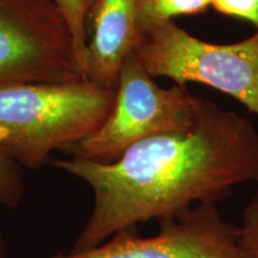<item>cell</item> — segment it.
Instances as JSON below:
<instances>
[{
	"instance_id": "obj_1",
	"label": "cell",
	"mask_w": 258,
	"mask_h": 258,
	"mask_svg": "<svg viewBox=\"0 0 258 258\" xmlns=\"http://www.w3.org/2000/svg\"><path fill=\"white\" fill-rule=\"evenodd\" d=\"M85 182L93 207L72 252L91 249L148 220L178 218L194 203H219L258 183V131L244 116L200 97L188 131L144 139L114 163L51 160Z\"/></svg>"
},
{
	"instance_id": "obj_2",
	"label": "cell",
	"mask_w": 258,
	"mask_h": 258,
	"mask_svg": "<svg viewBox=\"0 0 258 258\" xmlns=\"http://www.w3.org/2000/svg\"><path fill=\"white\" fill-rule=\"evenodd\" d=\"M116 89L89 79L0 88V146L23 167L49 163L95 133L108 118Z\"/></svg>"
},
{
	"instance_id": "obj_3",
	"label": "cell",
	"mask_w": 258,
	"mask_h": 258,
	"mask_svg": "<svg viewBox=\"0 0 258 258\" xmlns=\"http://www.w3.org/2000/svg\"><path fill=\"white\" fill-rule=\"evenodd\" d=\"M199 98L183 85L161 88L133 53L121 67L110 115L95 133L63 152L77 159L114 163L144 139L191 128Z\"/></svg>"
},
{
	"instance_id": "obj_4",
	"label": "cell",
	"mask_w": 258,
	"mask_h": 258,
	"mask_svg": "<svg viewBox=\"0 0 258 258\" xmlns=\"http://www.w3.org/2000/svg\"><path fill=\"white\" fill-rule=\"evenodd\" d=\"M134 54L153 78L165 77L183 86L205 84L258 116V31L237 43L215 44L170 21L151 31Z\"/></svg>"
},
{
	"instance_id": "obj_5",
	"label": "cell",
	"mask_w": 258,
	"mask_h": 258,
	"mask_svg": "<svg viewBox=\"0 0 258 258\" xmlns=\"http://www.w3.org/2000/svg\"><path fill=\"white\" fill-rule=\"evenodd\" d=\"M86 79L53 0H0V88Z\"/></svg>"
},
{
	"instance_id": "obj_6",
	"label": "cell",
	"mask_w": 258,
	"mask_h": 258,
	"mask_svg": "<svg viewBox=\"0 0 258 258\" xmlns=\"http://www.w3.org/2000/svg\"><path fill=\"white\" fill-rule=\"evenodd\" d=\"M158 225L152 237L139 235L137 226L91 249L50 258H247L238 243V226L222 217L218 203H198Z\"/></svg>"
},
{
	"instance_id": "obj_7",
	"label": "cell",
	"mask_w": 258,
	"mask_h": 258,
	"mask_svg": "<svg viewBox=\"0 0 258 258\" xmlns=\"http://www.w3.org/2000/svg\"><path fill=\"white\" fill-rule=\"evenodd\" d=\"M86 29L84 76L103 88L116 89L124 60L145 40L138 0H92Z\"/></svg>"
},
{
	"instance_id": "obj_8",
	"label": "cell",
	"mask_w": 258,
	"mask_h": 258,
	"mask_svg": "<svg viewBox=\"0 0 258 258\" xmlns=\"http://www.w3.org/2000/svg\"><path fill=\"white\" fill-rule=\"evenodd\" d=\"M212 6V0H138L139 27L145 38L151 31L182 15H200Z\"/></svg>"
},
{
	"instance_id": "obj_9",
	"label": "cell",
	"mask_w": 258,
	"mask_h": 258,
	"mask_svg": "<svg viewBox=\"0 0 258 258\" xmlns=\"http://www.w3.org/2000/svg\"><path fill=\"white\" fill-rule=\"evenodd\" d=\"M53 2L59 8L64 21L69 25L83 69L86 42H88L86 23H88V14L92 0H53Z\"/></svg>"
},
{
	"instance_id": "obj_10",
	"label": "cell",
	"mask_w": 258,
	"mask_h": 258,
	"mask_svg": "<svg viewBox=\"0 0 258 258\" xmlns=\"http://www.w3.org/2000/svg\"><path fill=\"white\" fill-rule=\"evenodd\" d=\"M23 195V166L0 146V206L16 208Z\"/></svg>"
},
{
	"instance_id": "obj_11",
	"label": "cell",
	"mask_w": 258,
	"mask_h": 258,
	"mask_svg": "<svg viewBox=\"0 0 258 258\" xmlns=\"http://www.w3.org/2000/svg\"><path fill=\"white\" fill-rule=\"evenodd\" d=\"M238 243L247 258H258V199L253 198L244 209Z\"/></svg>"
},
{
	"instance_id": "obj_12",
	"label": "cell",
	"mask_w": 258,
	"mask_h": 258,
	"mask_svg": "<svg viewBox=\"0 0 258 258\" xmlns=\"http://www.w3.org/2000/svg\"><path fill=\"white\" fill-rule=\"evenodd\" d=\"M211 8L219 14L250 22L258 31V0H212Z\"/></svg>"
},
{
	"instance_id": "obj_13",
	"label": "cell",
	"mask_w": 258,
	"mask_h": 258,
	"mask_svg": "<svg viewBox=\"0 0 258 258\" xmlns=\"http://www.w3.org/2000/svg\"><path fill=\"white\" fill-rule=\"evenodd\" d=\"M0 258H5V241L2 232H0Z\"/></svg>"
},
{
	"instance_id": "obj_14",
	"label": "cell",
	"mask_w": 258,
	"mask_h": 258,
	"mask_svg": "<svg viewBox=\"0 0 258 258\" xmlns=\"http://www.w3.org/2000/svg\"><path fill=\"white\" fill-rule=\"evenodd\" d=\"M253 198H254V199H258V188H257V190H256V194H254Z\"/></svg>"
}]
</instances>
